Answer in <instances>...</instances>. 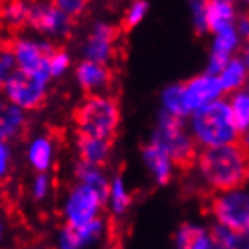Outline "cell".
<instances>
[{
  "label": "cell",
  "instance_id": "obj_1",
  "mask_svg": "<svg viewBox=\"0 0 249 249\" xmlns=\"http://www.w3.org/2000/svg\"><path fill=\"white\" fill-rule=\"evenodd\" d=\"M193 166L208 192H222L248 182L249 157L238 143L199 150Z\"/></svg>",
  "mask_w": 249,
  "mask_h": 249
},
{
  "label": "cell",
  "instance_id": "obj_2",
  "mask_svg": "<svg viewBox=\"0 0 249 249\" xmlns=\"http://www.w3.org/2000/svg\"><path fill=\"white\" fill-rule=\"evenodd\" d=\"M186 124L199 150L237 143L240 136L231 112L230 100L226 98L215 100L193 110L186 118Z\"/></svg>",
  "mask_w": 249,
  "mask_h": 249
},
{
  "label": "cell",
  "instance_id": "obj_3",
  "mask_svg": "<svg viewBox=\"0 0 249 249\" xmlns=\"http://www.w3.org/2000/svg\"><path fill=\"white\" fill-rule=\"evenodd\" d=\"M78 134L114 139L121 124V108L118 100L108 92L87 94L74 110Z\"/></svg>",
  "mask_w": 249,
  "mask_h": 249
},
{
  "label": "cell",
  "instance_id": "obj_4",
  "mask_svg": "<svg viewBox=\"0 0 249 249\" xmlns=\"http://www.w3.org/2000/svg\"><path fill=\"white\" fill-rule=\"evenodd\" d=\"M150 141L166 150L175 164L182 168L192 166L199 154V146L195 144L192 134L188 130L186 119L172 116L164 110L157 112L154 130L150 134Z\"/></svg>",
  "mask_w": 249,
  "mask_h": 249
},
{
  "label": "cell",
  "instance_id": "obj_5",
  "mask_svg": "<svg viewBox=\"0 0 249 249\" xmlns=\"http://www.w3.org/2000/svg\"><path fill=\"white\" fill-rule=\"evenodd\" d=\"M51 81L49 72H27L17 69L6 81L2 94L27 112H35L47 101Z\"/></svg>",
  "mask_w": 249,
  "mask_h": 249
},
{
  "label": "cell",
  "instance_id": "obj_6",
  "mask_svg": "<svg viewBox=\"0 0 249 249\" xmlns=\"http://www.w3.org/2000/svg\"><path fill=\"white\" fill-rule=\"evenodd\" d=\"M208 212L213 222L235 230H249V182L215 192L208 202Z\"/></svg>",
  "mask_w": 249,
  "mask_h": 249
},
{
  "label": "cell",
  "instance_id": "obj_7",
  "mask_svg": "<svg viewBox=\"0 0 249 249\" xmlns=\"http://www.w3.org/2000/svg\"><path fill=\"white\" fill-rule=\"evenodd\" d=\"M103 212H105V197L80 181H76L65 192L60 206L63 224L72 228L83 226L92 218L101 217Z\"/></svg>",
  "mask_w": 249,
  "mask_h": 249
},
{
  "label": "cell",
  "instance_id": "obj_8",
  "mask_svg": "<svg viewBox=\"0 0 249 249\" xmlns=\"http://www.w3.org/2000/svg\"><path fill=\"white\" fill-rule=\"evenodd\" d=\"M33 31L49 40H65L72 35L74 18L53 4V0H31L29 24Z\"/></svg>",
  "mask_w": 249,
  "mask_h": 249
},
{
  "label": "cell",
  "instance_id": "obj_9",
  "mask_svg": "<svg viewBox=\"0 0 249 249\" xmlns=\"http://www.w3.org/2000/svg\"><path fill=\"white\" fill-rule=\"evenodd\" d=\"M9 47L17 60V69L27 72H49V58L56 49L53 40L40 35H20L13 38Z\"/></svg>",
  "mask_w": 249,
  "mask_h": 249
},
{
  "label": "cell",
  "instance_id": "obj_10",
  "mask_svg": "<svg viewBox=\"0 0 249 249\" xmlns=\"http://www.w3.org/2000/svg\"><path fill=\"white\" fill-rule=\"evenodd\" d=\"M108 233H110V224L101 215L78 228L63 224L56 233V246L60 249L98 248L103 246L105 240H108Z\"/></svg>",
  "mask_w": 249,
  "mask_h": 249
},
{
  "label": "cell",
  "instance_id": "obj_11",
  "mask_svg": "<svg viewBox=\"0 0 249 249\" xmlns=\"http://www.w3.org/2000/svg\"><path fill=\"white\" fill-rule=\"evenodd\" d=\"M118 27L108 22H96L81 44V56L85 60L110 65L118 54Z\"/></svg>",
  "mask_w": 249,
  "mask_h": 249
},
{
  "label": "cell",
  "instance_id": "obj_12",
  "mask_svg": "<svg viewBox=\"0 0 249 249\" xmlns=\"http://www.w3.org/2000/svg\"><path fill=\"white\" fill-rule=\"evenodd\" d=\"M182 92H184V103H186L188 112L192 114L200 107L208 105L215 100H220L226 96V90L217 74L202 72L182 81Z\"/></svg>",
  "mask_w": 249,
  "mask_h": 249
},
{
  "label": "cell",
  "instance_id": "obj_13",
  "mask_svg": "<svg viewBox=\"0 0 249 249\" xmlns=\"http://www.w3.org/2000/svg\"><path fill=\"white\" fill-rule=\"evenodd\" d=\"M74 78L78 87L85 94H98V92H108V89L112 87V71L110 65L92 60H81L74 69Z\"/></svg>",
  "mask_w": 249,
  "mask_h": 249
},
{
  "label": "cell",
  "instance_id": "obj_14",
  "mask_svg": "<svg viewBox=\"0 0 249 249\" xmlns=\"http://www.w3.org/2000/svg\"><path fill=\"white\" fill-rule=\"evenodd\" d=\"M141 161H143L148 175L152 177V181L156 182L157 186H166L174 179L177 164L168 152L161 148L159 144L152 143V141L144 144L141 148Z\"/></svg>",
  "mask_w": 249,
  "mask_h": 249
},
{
  "label": "cell",
  "instance_id": "obj_15",
  "mask_svg": "<svg viewBox=\"0 0 249 249\" xmlns=\"http://www.w3.org/2000/svg\"><path fill=\"white\" fill-rule=\"evenodd\" d=\"M58 157V146L51 134L40 132L29 137L25 144V161L35 172H51Z\"/></svg>",
  "mask_w": 249,
  "mask_h": 249
},
{
  "label": "cell",
  "instance_id": "obj_16",
  "mask_svg": "<svg viewBox=\"0 0 249 249\" xmlns=\"http://www.w3.org/2000/svg\"><path fill=\"white\" fill-rule=\"evenodd\" d=\"M27 110L15 105L6 96L0 98V139L15 143L20 137L25 136L29 126V116Z\"/></svg>",
  "mask_w": 249,
  "mask_h": 249
},
{
  "label": "cell",
  "instance_id": "obj_17",
  "mask_svg": "<svg viewBox=\"0 0 249 249\" xmlns=\"http://www.w3.org/2000/svg\"><path fill=\"white\" fill-rule=\"evenodd\" d=\"M76 154H78V161L105 166L107 162L110 161V156H112V139L78 134V137H76Z\"/></svg>",
  "mask_w": 249,
  "mask_h": 249
},
{
  "label": "cell",
  "instance_id": "obj_18",
  "mask_svg": "<svg viewBox=\"0 0 249 249\" xmlns=\"http://www.w3.org/2000/svg\"><path fill=\"white\" fill-rule=\"evenodd\" d=\"M238 18L235 0H206L208 33H217L224 27L235 25Z\"/></svg>",
  "mask_w": 249,
  "mask_h": 249
},
{
  "label": "cell",
  "instance_id": "obj_19",
  "mask_svg": "<svg viewBox=\"0 0 249 249\" xmlns=\"http://www.w3.org/2000/svg\"><path fill=\"white\" fill-rule=\"evenodd\" d=\"M132 192L128 190L126 182L121 175H114L110 177V184H108V192H107L105 208L114 218L124 217L132 206Z\"/></svg>",
  "mask_w": 249,
  "mask_h": 249
},
{
  "label": "cell",
  "instance_id": "obj_20",
  "mask_svg": "<svg viewBox=\"0 0 249 249\" xmlns=\"http://www.w3.org/2000/svg\"><path fill=\"white\" fill-rule=\"evenodd\" d=\"M31 0H2L0 2V22L7 29H22L29 24Z\"/></svg>",
  "mask_w": 249,
  "mask_h": 249
},
{
  "label": "cell",
  "instance_id": "obj_21",
  "mask_svg": "<svg viewBox=\"0 0 249 249\" xmlns=\"http://www.w3.org/2000/svg\"><path fill=\"white\" fill-rule=\"evenodd\" d=\"M215 248L218 249H249V230H235L220 222L210 226Z\"/></svg>",
  "mask_w": 249,
  "mask_h": 249
},
{
  "label": "cell",
  "instance_id": "obj_22",
  "mask_svg": "<svg viewBox=\"0 0 249 249\" xmlns=\"http://www.w3.org/2000/svg\"><path fill=\"white\" fill-rule=\"evenodd\" d=\"M76 181L83 182L90 186L92 190L103 195L107 200V192H108V184H110V177L107 175L105 166H98V164H89V162L78 161L74 168Z\"/></svg>",
  "mask_w": 249,
  "mask_h": 249
},
{
  "label": "cell",
  "instance_id": "obj_23",
  "mask_svg": "<svg viewBox=\"0 0 249 249\" xmlns=\"http://www.w3.org/2000/svg\"><path fill=\"white\" fill-rule=\"evenodd\" d=\"M218 80L222 83L226 94H231L242 89L249 80V67L244 63V60L240 56H231L228 60V63L224 65V69L220 71Z\"/></svg>",
  "mask_w": 249,
  "mask_h": 249
},
{
  "label": "cell",
  "instance_id": "obj_24",
  "mask_svg": "<svg viewBox=\"0 0 249 249\" xmlns=\"http://www.w3.org/2000/svg\"><path fill=\"white\" fill-rule=\"evenodd\" d=\"M159 103H161V110L177 116V118L186 119L190 116L184 103V92H182V81L181 83H170L162 89L159 94Z\"/></svg>",
  "mask_w": 249,
  "mask_h": 249
},
{
  "label": "cell",
  "instance_id": "obj_25",
  "mask_svg": "<svg viewBox=\"0 0 249 249\" xmlns=\"http://www.w3.org/2000/svg\"><path fill=\"white\" fill-rule=\"evenodd\" d=\"M212 51L222 53L226 56H235V53L240 51V47H242L244 38L240 36V33L237 31L235 25L224 27L217 33H212Z\"/></svg>",
  "mask_w": 249,
  "mask_h": 249
},
{
  "label": "cell",
  "instance_id": "obj_26",
  "mask_svg": "<svg viewBox=\"0 0 249 249\" xmlns=\"http://www.w3.org/2000/svg\"><path fill=\"white\" fill-rule=\"evenodd\" d=\"M230 105L231 112L235 118L238 130L244 132L249 128V90L246 87L238 89L235 92L230 94Z\"/></svg>",
  "mask_w": 249,
  "mask_h": 249
},
{
  "label": "cell",
  "instance_id": "obj_27",
  "mask_svg": "<svg viewBox=\"0 0 249 249\" xmlns=\"http://www.w3.org/2000/svg\"><path fill=\"white\" fill-rule=\"evenodd\" d=\"M53 192V179L49 172H35L31 184H29V195L35 202H44L49 199Z\"/></svg>",
  "mask_w": 249,
  "mask_h": 249
},
{
  "label": "cell",
  "instance_id": "obj_28",
  "mask_svg": "<svg viewBox=\"0 0 249 249\" xmlns=\"http://www.w3.org/2000/svg\"><path fill=\"white\" fill-rule=\"evenodd\" d=\"M148 2L146 0H130V4L126 6L123 13V27L124 29H134L141 24L146 15H148Z\"/></svg>",
  "mask_w": 249,
  "mask_h": 249
},
{
  "label": "cell",
  "instance_id": "obj_29",
  "mask_svg": "<svg viewBox=\"0 0 249 249\" xmlns=\"http://www.w3.org/2000/svg\"><path fill=\"white\" fill-rule=\"evenodd\" d=\"M15 172V150L9 141L0 139V186L11 179Z\"/></svg>",
  "mask_w": 249,
  "mask_h": 249
},
{
  "label": "cell",
  "instance_id": "obj_30",
  "mask_svg": "<svg viewBox=\"0 0 249 249\" xmlns=\"http://www.w3.org/2000/svg\"><path fill=\"white\" fill-rule=\"evenodd\" d=\"M72 65V58L65 49H54L49 58V74L53 80H60L69 72Z\"/></svg>",
  "mask_w": 249,
  "mask_h": 249
},
{
  "label": "cell",
  "instance_id": "obj_31",
  "mask_svg": "<svg viewBox=\"0 0 249 249\" xmlns=\"http://www.w3.org/2000/svg\"><path fill=\"white\" fill-rule=\"evenodd\" d=\"M199 230L200 224H195V222H184V224H181L174 233V246L179 249H190L193 238H195Z\"/></svg>",
  "mask_w": 249,
  "mask_h": 249
},
{
  "label": "cell",
  "instance_id": "obj_32",
  "mask_svg": "<svg viewBox=\"0 0 249 249\" xmlns=\"http://www.w3.org/2000/svg\"><path fill=\"white\" fill-rule=\"evenodd\" d=\"M190 17H192V25L197 35H204V33H208L206 0H190Z\"/></svg>",
  "mask_w": 249,
  "mask_h": 249
},
{
  "label": "cell",
  "instance_id": "obj_33",
  "mask_svg": "<svg viewBox=\"0 0 249 249\" xmlns=\"http://www.w3.org/2000/svg\"><path fill=\"white\" fill-rule=\"evenodd\" d=\"M17 71V60L9 45L0 47V92L6 85V81L9 80V76Z\"/></svg>",
  "mask_w": 249,
  "mask_h": 249
},
{
  "label": "cell",
  "instance_id": "obj_34",
  "mask_svg": "<svg viewBox=\"0 0 249 249\" xmlns=\"http://www.w3.org/2000/svg\"><path fill=\"white\" fill-rule=\"evenodd\" d=\"M53 4L60 7L63 13H67L72 18H80L83 13L87 11L90 0H53Z\"/></svg>",
  "mask_w": 249,
  "mask_h": 249
},
{
  "label": "cell",
  "instance_id": "obj_35",
  "mask_svg": "<svg viewBox=\"0 0 249 249\" xmlns=\"http://www.w3.org/2000/svg\"><path fill=\"white\" fill-rule=\"evenodd\" d=\"M231 56H226L222 53H217V51H210V56H208V62H206V72L210 74H220V71L224 69V65L228 63Z\"/></svg>",
  "mask_w": 249,
  "mask_h": 249
},
{
  "label": "cell",
  "instance_id": "obj_36",
  "mask_svg": "<svg viewBox=\"0 0 249 249\" xmlns=\"http://www.w3.org/2000/svg\"><path fill=\"white\" fill-rule=\"evenodd\" d=\"M235 27H237V31L240 33V36H242L244 40L249 38V15L238 17L237 22H235Z\"/></svg>",
  "mask_w": 249,
  "mask_h": 249
},
{
  "label": "cell",
  "instance_id": "obj_37",
  "mask_svg": "<svg viewBox=\"0 0 249 249\" xmlns=\"http://www.w3.org/2000/svg\"><path fill=\"white\" fill-rule=\"evenodd\" d=\"M237 143L242 146V150L246 152V154H248V157H249V128H248V130L240 132V136H238Z\"/></svg>",
  "mask_w": 249,
  "mask_h": 249
},
{
  "label": "cell",
  "instance_id": "obj_38",
  "mask_svg": "<svg viewBox=\"0 0 249 249\" xmlns=\"http://www.w3.org/2000/svg\"><path fill=\"white\" fill-rule=\"evenodd\" d=\"M240 58H242L244 63L249 67V38H246V40H244L242 47H240Z\"/></svg>",
  "mask_w": 249,
  "mask_h": 249
},
{
  "label": "cell",
  "instance_id": "obj_39",
  "mask_svg": "<svg viewBox=\"0 0 249 249\" xmlns=\"http://www.w3.org/2000/svg\"><path fill=\"white\" fill-rule=\"evenodd\" d=\"M4 237H6V224H4V220L0 218V244L4 242Z\"/></svg>",
  "mask_w": 249,
  "mask_h": 249
},
{
  "label": "cell",
  "instance_id": "obj_40",
  "mask_svg": "<svg viewBox=\"0 0 249 249\" xmlns=\"http://www.w3.org/2000/svg\"><path fill=\"white\" fill-rule=\"evenodd\" d=\"M244 2H246V4H248V6H249V0H244Z\"/></svg>",
  "mask_w": 249,
  "mask_h": 249
},
{
  "label": "cell",
  "instance_id": "obj_41",
  "mask_svg": "<svg viewBox=\"0 0 249 249\" xmlns=\"http://www.w3.org/2000/svg\"><path fill=\"white\" fill-rule=\"evenodd\" d=\"M248 182H249V170H248Z\"/></svg>",
  "mask_w": 249,
  "mask_h": 249
}]
</instances>
